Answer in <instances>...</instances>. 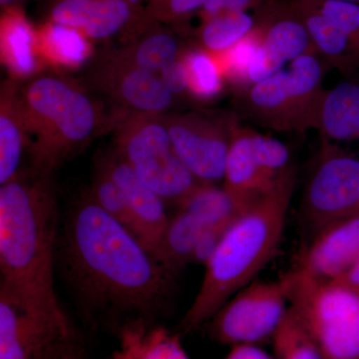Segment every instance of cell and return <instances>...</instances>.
Here are the masks:
<instances>
[{"label":"cell","instance_id":"cell-41","mask_svg":"<svg viewBox=\"0 0 359 359\" xmlns=\"http://www.w3.org/2000/svg\"><path fill=\"white\" fill-rule=\"evenodd\" d=\"M344 1L353 2V4H359V0H344Z\"/></svg>","mask_w":359,"mask_h":359},{"label":"cell","instance_id":"cell-29","mask_svg":"<svg viewBox=\"0 0 359 359\" xmlns=\"http://www.w3.org/2000/svg\"><path fill=\"white\" fill-rule=\"evenodd\" d=\"M273 339L276 359H323L308 328L290 304Z\"/></svg>","mask_w":359,"mask_h":359},{"label":"cell","instance_id":"cell-6","mask_svg":"<svg viewBox=\"0 0 359 359\" xmlns=\"http://www.w3.org/2000/svg\"><path fill=\"white\" fill-rule=\"evenodd\" d=\"M119 111L111 117L116 154L165 202L179 205L201 182L175 152L162 115Z\"/></svg>","mask_w":359,"mask_h":359},{"label":"cell","instance_id":"cell-32","mask_svg":"<svg viewBox=\"0 0 359 359\" xmlns=\"http://www.w3.org/2000/svg\"><path fill=\"white\" fill-rule=\"evenodd\" d=\"M209 0H145L149 16L167 26H180L199 13Z\"/></svg>","mask_w":359,"mask_h":359},{"label":"cell","instance_id":"cell-9","mask_svg":"<svg viewBox=\"0 0 359 359\" xmlns=\"http://www.w3.org/2000/svg\"><path fill=\"white\" fill-rule=\"evenodd\" d=\"M179 159L201 183L224 180L226 158L238 125L233 114L191 112L162 115Z\"/></svg>","mask_w":359,"mask_h":359},{"label":"cell","instance_id":"cell-27","mask_svg":"<svg viewBox=\"0 0 359 359\" xmlns=\"http://www.w3.org/2000/svg\"><path fill=\"white\" fill-rule=\"evenodd\" d=\"M257 18L249 13L223 14L202 21L197 30V46L219 55L235 46L255 29Z\"/></svg>","mask_w":359,"mask_h":359},{"label":"cell","instance_id":"cell-19","mask_svg":"<svg viewBox=\"0 0 359 359\" xmlns=\"http://www.w3.org/2000/svg\"><path fill=\"white\" fill-rule=\"evenodd\" d=\"M1 61L11 77L32 76L41 68L37 50L36 26L28 20L23 7L4 9L0 16Z\"/></svg>","mask_w":359,"mask_h":359},{"label":"cell","instance_id":"cell-36","mask_svg":"<svg viewBox=\"0 0 359 359\" xmlns=\"http://www.w3.org/2000/svg\"><path fill=\"white\" fill-rule=\"evenodd\" d=\"M42 359H89L83 344L78 339L76 332L52 342L47 347Z\"/></svg>","mask_w":359,"mask_h":359},{"label":"cell","instance_id":"cell-23","mask_svg":"<svg viewBox=\"0 0 359 359\" xmlns=\"http://www.w3.org/2000/svg\"><path fill=\"white\" fill-rule=\"evenodd\" d=\"M113 359H190L180 342L179 334L164 328H150L146 321L123 327L121 346Z\"/></svg>","mask_w":359,"mask_h":359},{"label":"cell","instance_id":"cell-35","mask_svg":"<svg viewBox=\"0 0 359 359\" xmlns=\"http://www.w3.org/2000/svg\"><path fill=\"white\" fill-rule=\"evenodd\" d=\"M229 226H204L198 238L191 263L205 266L218 249Z\"/></svg>","mask_w":359,"mask_h":359},{"label":"cell","instance_id":"cell-1","mask_svg":"<svg viewBox=\"0 0 359 359\" xmlns=\"http://www.w3.org/2000/svg\"><path fill=\"white\" fill-rule=\"evenodd\" d=\"M57 255L71 290L90 316L150 323L164 309L173 271L87 194L71 210Z\"/></svg>","mask_w":359,"mask_h":359},{"label":"cell","instance_id":"cell-15","mask_svg":"<svg viewBox=\"0 0 359 359\" xmlns=\"http://www.w3.org/2000/svg\"><path fill=\"white\" fill-rule=\"evenodd\" d=\"M124 195L134 224V233L156 257L169 217L165 201L138 178L114 150L98 160Z\"/></svg>","mask_w":359,"mask_h":359},{"label":"cell","instance_id":"cell-12","mask_svg":"<svg viewBox=\"0 0 359 359\" xmlns=\"http://www.w3.org/2000/svg\"><path fill=\"white\" fill-rule=\"evenodd\" d=\"M85 81L127 112L164 115L175 101L160 75L124 62L108 50L91 63Z\"/></svg>","mask_w":359,"mask_h":359},{"label":"cell","instance_id":"cell-5","mask_svg":"<svg viewBox=\"0 0 359 359\" xmlns=\"http://www.w3.org/2000/svg\"><path fill=\"white\" fill-rule=\"evenodd\" d=\"M325 65L316 52L292 61L285 69L238 92L245 117L269 129L302 132L318 129Z\"/></svg>","mask_w":359,"mask_h":359},{"label":"cell","instance_id":"cell-2","mask_svg":"<svg viewBox=\"0 0 359 359\" xmlns=\"http://www.w3.org/2000/svg\"><path fill=\"white\" fill-rule=\"evenodd\" d=\"M58 205L51 176L30 169L0 188V290L56 337L75 334L61 308L54 266Z\"/></svg>","mask_w":359,"mask_h":359},{"label":"cell","instance_id":"cell-14","mask_svg":"<svg viewBox=\"0 0 359 359\" xmlns=\"http://www.w3.org/2000/svg\"><path fill=\"white\" fill-rule=\"evenodd\" d=\"M257 11L256 26L261 42L250 65L248 87L273 76L304 54L316 52L306 26L290 1L268 0Z\"/></svg>","mask_w":359,"mask_h":359},{"label":"cell","instance_id":"cell-11","mask_svg":"<svg viewBox=\"0 0 359 359\" xmlns=\"http://www.w3.org/2000/svg\"><path fill=\"white\" fill-rule=\"evenodd\" d=\"M309 176L304 214L316 230L359 212V159L327 148Z\"/></svg>","mask_w":359,"mask_h":359},{"label":"cell","instance_id":"cell-28","mask_svg":"<svg viewBox=\"0 0 359 359\" xmlns=\"http://www.w3.org/2000/svg\"><path fill=\"white\" fill-rule=\"evenodd\" d=\"M182 60L188 75L191 95L207 100L221 93L226 78L216 56L199 46L185 47Z\"/></svg>","mask_w":359,"mask_h":359},{"label":"cell","instance_id":"cell-40","mask_svg":"<svg viewBox=\"0 0 359 359\" xmlns=\"http://www.w3.org/2000/svg\"><path fill=\"white\" fill-rule=\"evenodd\" d=\"M23 0H0L1 11L13 8V7H23Z\"/></svg>","mask_w":359,"mask_h":359},{"label":"cell","instance_id":"cell-39","mask_svg":"<svg viewBox=\"0 0 359 359\" xmlns=\"http://www.w3.org/2000/svg\"><path fill=\"white\" fill-rule=\"evenodd\" d=\"M342 280H346V282L351 283V285H355L359 287V259L355 264L351 266V269L342 276Z\"/></svg>","mask_w":359,"mask_h":359},{"label":"cell","instance_id":"cell-10","mask_svg":"<svg viewBox=\"0 0 359 359\" xmlns=\"http://www.w3.org/2000/svg\"><path fill=\"white\" fill-rule=\"evenodd\" d=\"M290 160L282 141L238 126L226 158L224 188L242 204L250 205L292 169Z\"/></svg>","mask_w":359,"mask_h":359},{"label":"cell","instance_id":"cell-33","mask_svg":"<svg viewBox=\"0 0 359 359\" xmlns=\"http://www.w3.org/2000/svg\"><path fill=\"white\" fill-rule=\"evenodd\" d=\"M316 7L346 33L359 54V4L344 0H313Z\"/></svg>","mask_w":359,"mask_h":359},{"label":"cell","instance_id":"cell-37","mask_svg":"<svg viewBox=\"0 0 359 359\" xmlns=\"http://www.w3.org/2000/svg\"><path fill=\"white\" fill-rule=\"evenodd\" d=\"M160 77L162 78L167 88L172 92L175 97L191 95L188 75H187L185 65L182 60V55L171 65L165 68L161 72Z\"/></svg>","mask_w":359,"mask_h":359},{"label":"cell","instance_id":"cell-13","mask_svg":"<svg viewBox=\"0 0 359 359\" xmlns=\"http://www.w3.org/2000/svg\"><path fill=\"white\" fill-rule=\"evenodd\" d=\"M46 20L73 28L90 41H129L153 22L145 0H52Z\"/></svg>","mask_w":359,"mask_h":359},{"label":"cell","instance_id":"cell-24","mask_svg":"<svg viewBox=\"0 0 359 359\" xmlns=\"http://www.w3.org/2000/svg\"><path fill=\"white\" fill-rule=\"evenodd\" d=\"M37 50L44 62L78 68L91 56V41L82 33L45 20L36 26Z\"/></svg>","mask_w":359,"mask_h":359},{"label":"cell","instance_id":"cell-18","mask_svg":"<svg viewBox=\"0 0 359 359\" xmlns=\"http://www.w3.org/2000/svg\"><path fill=\"white\" fill-rule=\"evenodd\" d=\"M61 339L0 290V359H42L47 347Z\"/></svg>","mask_w":359,"mask_h":359},{"label":"cell","instance_id":"cell-25","mask_svg":"<svg viewBox=\"0 0 359 359\" xmlns=\"http://www.w3.org/2000/svg\"><path fill=\"white\" fill-rule=\"evenodd\" d=\"M248 205L233 198L226 189L211 183H200L179 204L180 210L192 215L205 226H231Z\"/></svg>","mask_w":359,"mask_h":359},{"label":"cell","instance_id":"cell-8","mask_svg":"<svg viewBox=\"0 0 359 359\" xmlns=\"http://www.w3.org/2000/svg\"><path fill=\"white\" fill-rule=\"evenodd\" d=\"M290 287V273L245 285L208 321L209 334L219 344L233 346L273 337L289 309Z\"/></svg>","mask_w":359,"mask_h":359},{"label":"cell","instance_id":"cell-22","mask_svg":"<svg viewBox=\"0 0 359 359\" xmlns=\"http://www.w3.org/2000/svg\"><path fill=\"white\" fill-rule=\"evenodd\" d=\"M318 130L327 141H359L358 78H347L325 90Z\"/></svg>","mask_w":359,"mask_h":359},{"label":"cell","instance_id":"cell-20","mask_svg":"<svg viewBox=\"0 0 359 359\" xmlns=\"http://www.w3.org/2000/svg\"><path fill=\"white\" fill-rule=\"evenodd\" d=\"M184 49L185 47L172 27L153 21L122 46L108 51L135 67L160 75L165 68L181 57Z\"/></svg>","mask_w":359,"mask_h":359},{"label":"cell","instance_id":"cell-34","mask_svg":"<svg viewBox=\"0 0 359 359\" xmlns=\"http://www.w3.org/2000/svg\"><path fill=\"white\" fill-rule=\"evenodd\" d=\"M266 1L268 0H209L198 13V15L202 22L223 14L244 11L249 13L250 9H259Z\"/></svg>","mask_w":359,"mask_h":359},{"label":"cell","instance_id":"cell-26","mask_svg":"<svg viewBox=\"0 0 359 359\" xmlns=\"http://www.w3.org/2000/svg\"><path fill=\"white\" fill-rule=\"evenodd\" d=\"M204 226L192 215L180 210L176 216L170 219L156 257L167 269L176 273L192 261L194 250Z\"/></svg>","mask_w":359,"mask_h":359},{"label":"cell","instance_id":"cell-31","mask_svg":"<svg viewBox=\"0 0 359 359\" xmlns=\"http://www.w3.org/2000/svg\"><path fill=\"white\" fill-rule=\"evenodd\" d=\"M92 199L106 212L134 233V224L124 195L109 174L97 165L91 192ZM135 235V233H134Z\"/></svg>","mask_w":359,"mask_h":359},{"label":"cell","instance_id":"cell-21","mask_svg":"<svg viewBox=\"0 0 359 359\" xmlns=\"http://www.w3.org/2000/svg\"><path fill=\"white\" fill-rule=\"evenodd\" d=\"M20 89L18 80L13 77L4 80L0 88V185L20 174L27 149Z\"/></svg>","mask_w":359,"mask_h":359},{"label":"cell","instance_id":"cell-30","mask_svg":"<svg viewBox=\"0 0 359 359\" xmlns=\"http://www.w3.org/2000/svg\"><path fill=\"white\" fill-rule=\"evenodd\" d=\"M261 42V34L257 26L244 39L238 42L229 50L216 56L224 78L235 86L238 91L248 87V74Z\"/></svg>","mask_w":359,"mask_h":359},{"label":"cell","instance_id":"cell-3","mask_svg":"<svg viewBox=\"0 0 359 359\" xmlns=\"http://www.w3.org/2000/svg\"><path fill=\"white\" fill-rule=\"evenodd\" d=\"M295 172L290 170L269 192L248 205L229 226L205 266L199 292L179 325V335L208 323L275 256L285 231L294 194Z\"/></svg>","mask_w":359,"mask_h":359},{"label":"cell","instance_id":"cell-4","mask_svg":"<svg viewBox=\"0 0 359 359\" xmlns=\"http://www.w3.org/2000/svg\"><path fill=\"white\" fill-rule=\"evenodd\" d=\"M32 168L48 175L83 150L104 119L86 90L68 78L41 75L20 89Z\"/></svg>","mask_w":359,"mask_h":359},{"label":"cell","instance_id":"cell-38","mask_svg":"<svg viewBox=\"0 0 359 359\" xmlns=\"http://www.w3.org/2000/svg\"><path fill=\"white\" fill-rule=\"evenodd\" d=\"M224 359H276L255 344L233 346Z\"/></svg>","mask_w":359,"mask_h":359},{"label":"cell","instance_id":"cell-16","mask_svg":"<svg viewBox=\"0 0 359 359\" xmlns=\"http://www.w3.org/2000/svg\"><path fill=\"white\" fill-rule=\"evenodd\" d=\"M358 259L359 212L318 231L295 271L314 280H337Z\"/></svg>","mask_w":359,"mask_h":359},{"label":"cell","instance_id":"cell-7","mask_svg":"<svg viewBox=\"0 0 359 359\" xmlns=\"http://www.w3.org/2000/svg\"><path fill=\"white\" fill-rule=\"evenodd\" d=\"M290 304L323 359H359V287L337 278L318 280L292 271Z\"/></svg>","mask_w":359,"mask_h":359},{"label":"cell","instance_id":"cell-17","mask_svg":"<svg viewBox=\"0 0 359 359\" xmlns=\"http://www.w3.org/2000/svg\"><path fill=\"white\" fill-rule=\"evenodd\" d=\"M290 2L306 26L316 53L344 76L355 77L359 72V54L346 33L320 11L313 0Z\"/></svg>","mask_w":359,"mask_h":359}]
</instances>
